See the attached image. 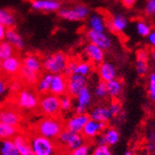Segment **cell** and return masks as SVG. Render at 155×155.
Wrapping results in <instances>:
<instances>
[{"label":"cell","mask_w":155,"mask_h":155,"mask_svg":"<svg viewBox=\"0 0 155 155\" xmlns=\"http://www.w3.org/2000/svg\"><path fill=\"white\" fill-rule=\"evenodd\" d=\"M60 105H61V111L62 112L70 111L72 108V97L67 94L60 97Z\"/></svg>","instance_id":"36"},{"label":"cell","mask_w":155,"mask_h":155,"mask_svg":"<svg viewBox=\"0 0 155 155\" xmlns=\"http://www.w3.org/2000/svg\"><path fill=\"white\" fill-rule=\"evenodd\" d=\"M108 108H109V110H110V112H111V116L113 117H116V116H119L120 115V114L122 113V105H121V104H120V102H118V101H112L111 104H110V105L108 106Z\"/></svg>","instance_id":"39"},{"label":"cell","mask_w":155,"mask_h":155,"mask_svg":"<svg viewBox=\"0 0 155 155\" xmlns=\"http://www.w3.org/2000/svg\"><path fill=\"white\" fill-rule=\"evenodd\" d=\"M89 15V8L83 4H78L72 8H60L59 16L70 21H83Z\"/></svg>","instance_id":"7"},{"label":"cell","mask_w":155,"mask_h":155,"mask_svg":"<svg viewBox=\"0 0 155 155\" xmlns=\"http://www.w3.org/2000/svg\"><path fill=\"white\" fill-rule=\"evenodd\" d=\"M78 64V61H76L75 59H69L68 60V63H67V66H66V68H65V71H64V75L66 77L72 75V74H74V70L76 68V66Z\"/></svg>","instance_id":"41"},{"label":"cell","mask_w":155,"mask_h":155,"mask_svg":"<svg viewBox=\"0 0 155 155\" xmlns=\"http://www.w3.org/2000/svg\"><path fill=\"white\" fill-rule=\"evenodd\" d=\"M55 141L57 144L63 146L68 151H72L86 143V140L83 137L81 133H72L64 128Z\"/></svg>","instance_id":"6"},{"label":"cell","mask_w":155,"mask_h":155,"mask_svg":"<svg viewBox=\"0 0 155 155\" xmlns=\"http://www.w3.org/2000/svg\"><path fill=\"white\" fill-rule=\"evenodd\" d=\"M39 95L30 89H22L17 92L16 104L19 108L25 111H34L39 105Z\"/></svg>","instance_id":"5"},{"label":"cell","mask_w":155,"mask_h":155,"mask_svg":"<svg viewBox=\"0 0 155 155\" xmlns=\"http://www.w3.org/2000/svg\"><path fill=\"white\" fill-rule=\"evenodd\" d=\"M86 86H87L86 77L79 74H72L67 77V95L75 97Z\"/></svg>","instance_id":"8"},{"label":"cell","mask_w":155,"mask_h":155,"mask_svg":"<svg viewBox=\"0 0 155 155\" xmlns=\"http://www.w3.org/2000/svg\"><path fill=\"white\" fill-rule=\"evenodd\" d=\"M49 92L59 97L67 94V77L64 74L53 75Z\"/></svg>","instance_id":"13"},{"label":"cell","mask_w":155,"mask_h":155,"mask_svg":"<svg viewBox=\"0 0 155 155\" xmlns=\"http://www.w3.org/2000/svg\"><path fill=\"white\" fill-rule=\"evenodd\" d=\"M38 108L46 116H59L61 113L60 97L50 92L40 95Z\"/></svg>","instance_id":"4"},{"label":"cell","mask_w":155,"mask_h":155,"mask_svg":"<svg viewBox=\"0 0 155 155\" xmlns=\"http://www.w3.org/2000/svg\"><path fill=\"white\" fill-rule=\"evenodd\" d=\"M17 134H19L18 127L10 126L0 121V140H12Z\"/></svg>","instance_id":"27"},{"label":"cell","mask_w":155,"mask_h":155,"mask_svg":"<svg viewBox=\"0 0 155 155\" xmlns=\"http://www.w3.org/2000/svg\"><path fill=\"white\" fill-rule=\"evenodd\" d=\"M34 155H57L58 144L55 140L47 139L34 132L27 135Z\"/></svg>","instance_id":"2"},{"label":"cell","mask_w":155,"mask_h":155,"mask_svg":"<svg viewBox=\"0 0 155 155\" xmlns=\"http://www.w3.org/2000/svg\"><path fill=\"white\" fill-rule=\"evenodd\" d=\"M0 121L10 126L19 127L22 121V116L20 113L15 109L5 108L1 111V119H0Z\"/></svg>","instance_id":"22"},{"label":"cell","mask_w":155,"mask_h":155,"mask_svg":"<svg viewBox=\"0 0 155 155\" xmlns=\"http://www.w3.org/2000/svg\"><path fill=\"white\" fill-rule=\"evenodd\" d=\"M22 68V60L20 57L12 55L2 61V72L9 77L16 76L20 73Z\"/></svg>","instance_id":"15"},{"label":"cell","mask_w":155,"mask_h":155,"mask_svg":"<svg viewBox=\"0 0 155 155\" xmlns=\"http://www.w3.org/2000/svg\"><path fill=\"white\" fill-rule=\"evenodd\" d=\"M106 88H107L108 96H110L111 99H116V98H118L119 95L122 93L123 84H122L121 81L115 79V80H112V81L107 82Z\"/></svg>","instance_id":"26"},{"label":"cell","mask_w":155,"mask_h":155,"mask_svg":"<svg viewBox=\"0 0 155 155\" xmlns=\"http://www.w3.org/2000/svg\"><path fill=\"white\" fill-rule=\"evenodd\" d=\"M9 90H10V91H12L14 93L19 92V91L22 90V84H21V82L18 81H13L9 84Z\"/></svg>","instance_id":"43"},{"label":"cell","mask_w":155,"mask_h":155,"mask_svg":"<svg viewBox=\"0 0 155 155\" xmlns=\"http://www.w3.org/2000/svg\"><path fill=\"white\" fill-rule=\"evenodd\" d=\"M90 155H112L111 150L107 145H97Z\"/></svg>","instance_id":"40"},{"label":"cell","mask_w":155,"mask_h":155,"mask_svg":"<svg viewBox=\"0 0 155 155\" xmlns=\"http://www.w3.org/2000/svg\"><path fill=\"white\" fill-rule=\"evenodd\" d=\"M90 152H91V145L88 142H86L80 147L70 151V155H90Z\"/></svg>","instance_id":"37"},{"label":"cell","mask_w":155,"mask_h":155,"mask_svg":"<svg viewBox=\"0 0 155 155\" xmlns=\"http://www.w3.org/2000/svg\"><path fill=\"white\" fill-rule=\"evenodd\" d=\"M1 111H2V109L0 107V119H1Z\"/></svg>","instance_id":"51"},{"label":"cell","mask_w":155,"mask_h":155,"mask_svg":"<svg viewBox=\"0 0 155 155\" xmlns=\"http://www.w3.org/2000/svg\"><path fill=\"white\" fill-rule=\"evenodd\" d=\"M75 114H85L87 110V108L91 105L93 101V96L91 93L90 89L86 86L83 88L75 96Z\"/></svg>","instance_id":"9"},{"label":"cell","mask_w":155,"mask_h":155,"mask_svg":"<svg viewBox=\"0 0 155 155\" xmlns=\"http://www.w3.org/2000/svg\"><path fill=\"white\" fill-rule=\"evenodd\" d=\"M61 7V2L57 0H33L32 1V8L35 10L52 12L59 10Z\"/></svg>","instance_id":"19"},{"label":"cell","mask_w":155,"mask_h":155,"mask_svg":"<svg viewBox=\"0 0 155 155\" xmlns=\"http://www.w3.org/2000/svg\"><path fill=\"white\" fill-rule=\"evenodd\" d=\"M69 58L62 52H57L47 55L42 60V68L52 75L63 74Z\"/></svg>","instance_id":"3"},{"label":"cell","mask_w":155,"mask_h":155,"mask_svg":"<svg viewBox=\"0 0 155 155\" xmlns=\"http://www.w3.org/2000/svg\"><path fill=\"white\" fill-rule=\"evenodd\" d=\"M125 155H133V154H132V152H131V151H126Z\"/></svg>","instance_id":"50"},{"label":"cell","mask_w":155,"mask_h":155,"mask_svg":"<svg viewBox=\"0 0 155 155\" xmlns=\"http://www.w3.org/2000/svg\"><path fill=\"white\" fill-rule=\"evenodd\" d=\"M86 38L89 43L96 45L102 50H108L111 47L112 42L111 38L105 33L100 31H96L93 30H88L86 31Z\"/></svg>","instance_id":"11"},{"label":"cell","mask_w":155,"mask_h":155,"mask_svg":"<svg viewBox=\"0 0 155 155\" xmlns=\"http://www.w3.org/2000/svg\"><path fill=\"white\" fill-rule=\"evenodd\" d=\"M15 48L6 40L0 42V60L3 61L12 55H15Z\"/></svg>","instance_id":"31"},{"label":"cell","mask_w":155,"mask_h":155,"mask_svg":"<svg viewBox=\"0 0 155 155\" xmlns=\"http://www.w3.org/2000/svg\"><path fill=\"white\" fill-rule=\"evenodd\" d=\"M136 29H137V32L142 37H147L150 34V32L152 31L150 26L146 21H139L137 22Z\"/></svg>","instance_id":"35"},{"label":"cell","mask_w":155,"mask_h":155,"mask_svg":"<svg viewBox=\"0 0 155 155\" xmlns=\"http://www.w3.org/2000/svg\"><path fill=\"white\" fill-rule=\"evenodd\" d=\"M128 25L127 18L122 14H115L111 19H105L106 29H109L113 32H123Z\"/></svg>","instance_id":"14"},{"label":"cell","mask_w":155,"mask_h":155,"mask_svg":"<svg viewBox=\"0 0 155 155\" xmlns=\"http://www.w3.org/2000/svg\"><path fill=\"white\" fill-rule=\"evenodd\" d=\"M147 38H148V43L150 45V46L155 48V30L151 31L150 34L147 36Z\"/></svg>","instance_id":"44"},{"label":"cell","mask_w":155,"mask_h":155,"mask_svg":"<svg viewBox=\"0 0 155 155\" xmlns=\"http://www.w3.org/2000/svg\"><path fill=\"white\" fill-rule=\"evenodd\" d=\"M150 57H151V59L155 62V48L151 51V53H150Z\"/></svg>","instance_id":"48"},{"label":"cell","mask_w":155,"mask_h":155,"mask_svg":"<svg viewBox=\"0 0 155 155\" xmlns=\"http://www.w3.org/2000/svg\"><path fill=\"white\" fill-rule=\"evenodd\" d=\"M16 22L14 14L8 9H0V24L6 28H13Z\"/></svg>","instance_id":"30"},{"label":"cell","mask_w":155,"mask_h":155,"mask_svg":"<svg viewBox=\"0 0 155 155\" xmlns=\"http://www.w3.org/2000/svg\"><path fill=\"white\" fill-rule=\"evenodd\" d=\"M52 77H53L52 74L45 73L43 76L39 78V80H38V81L35 84L36 92L38 93V95H43L49 92Z\"/></svg>","instance_id":"24"},{"label":"cell","mask_w":155,"mask_h":155,"mask_svg":"<svg viewBox=\"0 0 155 155\" xmlns=\"http://www.w3.org/2000/svg\"><path fill=\"white\" fill-rule=\"evenodd\" d=\"M88 26L89 30H93L96 31H100L104 32L106 26H105V18L99 13L93 14L88 21Z\"/></svg>","instance_id":"25"},{"label":"cell","mask_w":155,"mask_h":155,"mask_svg":"<svg viewBox=\"0 0 155 155\" xmlns=\"http://www.w3.org/2000/svg\"><path fill=\"white\" fill-rule=\"evenodd\" d=\"M7 29L4 25L0 24V42H2L5 40V37H6V32H7Z\"/></svg>","instance_id":"46"},{"label":"cell","mask_w":155,"mask_h":155,"mask_svg":"<svg viewBox=\"0 0 155 155\" xmlns=\"http://www.w3.org/2000/svg\"><path fill=\"white\" fill-rule=\"evenodd\" d=\"M88 115H89V118L92 120L100 122V123H106V124L112 118L108 106H103V105H99V106L94 107L90 111Z\"/></svg>","instance_id":"18"},{"label":"cell","mask_w":155,"mask_h":155,"mask_svg":"<svg viewBox=\"0 0 155 155\" xmlns=\"http://www.w3.org/2000/svg\"><path fill=\"white\" fill-rule=\"evenodd\" d=\"M84 53L88 59L94 64L100 65L104 61V57H105L104 50H102L101 48H100L94 44L89 43L88 45H86L85 46Z\"/></svg>","instance_id":"16"},{"label":"cell","mask_w":155,"mask_h":155,"mask_svg":"<svg viewBox=\"0 0 155 155\" xmlns=\"http://www.w3.org/2000/svg\"><path fill=\"white\" fill-rule=\"evenodd\" d=\"M92 70V66L88 62H78L76 66V68L74 70V74H79L82 76H88L91 73Z\"/></svg>","instance_id":"33"},{"label":"cell","mask_w":155,"mask_h":155,"mask_svg":"<svg viewBox=\"0 0 155 155\" xmlns=\"http://www.w3.org/2000/svg\"><path fill=\"white\" fill-rule=\"evenodd\" d=\"M5 40L9 43L15 50H23L24 47V42L23 37L18 33V31L14 28H8L6 32Z\"/></svg>","instance_id":"23"},{"label":"cell","mask_w":155,"mask_h":155,"mask_svg":"<svg viewBox=\"0 0 155 155\" xmlns=\"http://www.w3.org/2000/svg\"><path fill=\"white\" fill-rule=\"evenodd\" d=\"M2 72V61L0 60V73Z\"/></svg>","instance_id":"49"},{"label":"cell","mask_w":155,"mask_h":155,"mask_svg":"<svg viewBox=\"0 0 155 155\" xmlns=\"http://www.w3.org/2000/svg\"><path fill=\"white\" fill-rule=\"evenodd\" d=\"M12 140L20 155H34L27 136H24L23 134H17L12 139Z\"/></svg>","instance_id":"21"},{"label":"cell","mask_w":155,"mask_h":155,"mask_svg":"<svg viewBox=\"0 0 155 155\" xmlns=\"http://www.w3.org/2000/svg\"><path fill=\"white\" fill-rule=\"evenodd\" d=\"M99 76L100 81L104 82H109L112 80H115L117 78V70L113 64L110 62H102L99 65L98 68Z\"/></svg>","instance_id":"17"},{"label":"cell","mask_w":155,"mask_h":155,"mask_svg":"<svg viewBox=\"0 0 155 155\" xmlns=\"http://www.w3.org/2000/svg\"><path fill=\"white\" fill-rule=\"evenodd\" d=\"M95 96L100 100H104L106 97L108 96L107 94V88H106V82L100 81L98 82V84L96 85L95 91H94Z\"/></svg>","instance_id":"34"},{"label":"cell","mask_w":155,"mask_h":155,"mask_svg":"<svg viewBox=\"0 0 155 155\" xmlns=\"http://www.w3.org/2000/svg\"><path fill=\"white\" fill-rule=\"evenodd\" d=\"M101 134L105 140L106 145L109 147L115 145L120 140V134L114 127H107Z\"/></svg>","instance_id":"29"},{"label":"cell","mask_w":155,"mask_h":155,"mask_svg":"<svg viewBox=\"0 0 155 155\" xmlns=\"http://www.w3.org/2000/svg\"><path fill=\"white\" fill-rule=\"evenodd\" d=\"M106 128H107L106 123H100L89 119L85 125L81 134L86 140H93L96 139L99 135H100Z\"/></svg>","instance_id":"12"},{"label":"cell","mask_w":155,"mask_h":155,"mask_svg":"<svg viewBox=\"0 0 155 155\" xmlns=\"http://www.w3.org/2000/svg\"><path fill=\"white\" fill-rule=\"evenodd\" d=\"M122 1H123V4L125 5V8H131L136 4V2H137L138 0H122Z\"/></svg>","instance_id":"47"},{"label":"cell","mask_w":155,"mask_h":155,"mask_svg":"<svg viewBox=\"0 0 155 155\" xmlns=\"http://www.w3.org/2000/svg\"><path fill=\"white\" fill-rule=\"evenodd\" d=\"M0 152L1 155H20L12 140H5L2 141Z\"/></svg>","instance_id":"32"},{"label":"cell","mask_w":155,"mask_h":155,"mask_svg":"<svg viewBox=\"0 0 155 155\" xmlns=\"http://www.w3.org/2000/svg\"><path fill=\"white\" fill-rule=\"evenodd\" d=\"M88 114H75L64 122V128L72 133H81L85 125L89 120Z\"/></svg>","instance_id":"10"},{"label":"cell","mask_w":155,"mask_h":155,"mask_svg":"<svg viewBox=\"0 0 155 155\" xmlns=\"http://www.w3.org/2000/svg\"><path fill=\"white\" fill-rule=\"evenodd\" d=\"M22 68L31 72L40 74L42 70V61L35 54H28L22 60Z\"/></svg>","instance_id":"20"},{"label":"cell","mask_w":155,"mask_h":155,"mask_svg":"<svg viewBox=\"0 0 155 155\" xmlns=\"http://www.w3.org/2000/svg\"><path fill=\"white\" fill-rule=\"evenodd\" d=\"M148 94L150 100L155 102V73H151L149 77Z\"/></svg>","instance_id":"38"},{"label":"cell","mask_w":155,"mask_h":155,"mask_svg":"<svg viewBox=\"0 0 155 155\" xmlns=\"http://www.w3.org/2000/svg\"><path fill=\"white\" fill-rule=\"evenodd\" d=\"M148 58L149 54L145 50H139L138 53L136 68L139 75H145L148 71Z\"/></svg>","instance_id":"28"},{"label":"cell","mask_w":155,"mask_h":155,"mask_svg":"<svg viewBox=\"0 0 155 155\" xmlns=\"http://www.w3.org/2000/svg\"><path fill=\"white\" fill-rule=\"evenodd\" d=\"M8 91V85L6 81L2 79H0V95H3Z\"/></svg>","instance_id":"45"},{"label":"cell","mask_w":155,"mask_h":155,"mask_svg":"<svg viewBox=\"0 0 155 155\" xmlns=\"http://www.w3.org/2000/svg\"><path fill=\"white\" fill-rule=\"evenodd\" d=\"M144 11L147 16H155V0H147Z\"/></svg>","instance_id":"42"},{"label":"cell","mask_w":155,"mask_h":155,"mask_svg":"<svg viewBox=\"0 0 155 155\" xmlns=\"http://www.w3.org/2000/svg\"><path fill=\"white\" fill-rule=\"evenodd\" d=\"M34 133L47 139L56 140L64 129V122L59 116H46L34 126Z\"/></svg>","instance_id":"1"}]
</instances>
